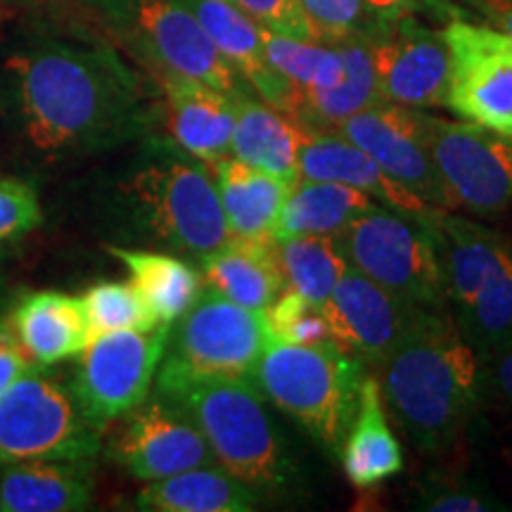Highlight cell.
Wrapping results in <instances>:
<instances>
[{"instance_id": "obj_1", "label": "cell", "mask_w": 512, "mask_h": 512, "mask_svg": "<svg viewBox=\"0 0 512 512\" xmlns=\"http://www.w3.org/2000/svg\"><path fill=\"white\" fill-rule=\"evenodd\" d=\"M24 136L46 155H91L145 136L155 119L143 81L105 43L36 38L8 60Z\"/></svg>"}, {"instance_id": "obj_2", "label": "cell", "mask_w": 512, "mask_h": 512, "mask_svg": "<svg viewBox=\"0 0 512 512\" xmlns=\"http://www.w3.org/2000/svg\"><path fill=\"white\" fill-rule=\"evenodd\" d=\"M387 415L420 451L451 448L486 392L484 356L451 309H418L406 335L377 366Z\"/></svg>"}, {"instance_id": "obj_3", "label": "cell", "mask_w": 512, "mask_h": 512, "mask_svg": "<svg viewBox=\"0 0 512 512\" xmlns=\"http://www.w3.org/2000/svg\"><path fill=\"white\" fill-rule=\"evenodd\" d=\"M119 207L143 238L197 261L230 238L211 166L174 140H150L121 178Z\"/></svg>"}, {"instance_id": "obj_4", "label": "cell", "mask_w": 512, "mask_h": 512, "mask_svg": "<svg viewBox=\"0 0 512 512\" xmlns=\"http://www.w3.org/2000/svg\"><path fill=\"white\" fill-rule=\"evenodd\" d=\"M157 394L174 403L202 432L216 465L259 494L290 482L283 437L264 396L238 377H183L157 373Z\"/></svg>"}, {"instance_id": "obj_5", "label": "cell", "mask_w": 512, "mask_h": 512, "mask_svg": "<svg viewBox=\"0 0 512 512\" xmlns=\"http://www.w3.org/2000/svg\"><path fill=\"white\" fill-rule=\"evenodd\" d=\"M366 366L335 342L266 344L249 375L254 389L275 408L297 420L332 458H339L358 411Z\"/></svg>"}, {"instance_id": "obj_6", "label": "cell", "mask_w": 512, "mask_h": 512, "mask_svg": "<svg viewBox=\"0 0 512 512\" xmlns=\"http://www.w3.org/2000/svg\"><path fill=\"white\" fill-rule=\"evenodd\" d=\"M434 235L448 309L486 361L512 342V245L484 223L453 211L434 216Z\"/></svg>"}, {"instance_id": "obj_7", "label": "cell", "mask_w": 512, "mask_h": 512, "mask_svg": "<svg viewBox=\"0 0 512 512\" xmlns=\"http://www.w3.org/2000/svg\"><path fill=\"white\" fill-rule=\"evenodd\" d=\"M88 5L152 76H185L228 95L247 88L185 0H88Z\"/></svg>"}, {"instance_id": "obj_8", "label": "cell", "mask_w": 512, "mask_h": 512, "mask_svg": "<svg viewBox=\"0 0 512 512\" xmlns=\"http://www.w3.org/2000/svg\"><path fill=\"white\" fill-rule=\"evenodd\" d=\"M434 216L420 219L377 204L339 230V249L354 271L403 302L418 309H448Z\"/></svg>"}, {"instance_id": "obj_9", "label": "cell", "mask_w": 512, "mask_h": 512, "mask_svg": "<svg viewBox=\"0 0 512 512\" xmlns=\"http://www.w3.org/2000/svg\"><path fill=\"white\" fill-rule=\"evenodd\" d=\"M102 430L72 389L31 368L0 394V465L22 460H93Z\"/></svg>"}, {"instance_id": "obj_10", "label": "cell", "mask_w": 512, "mask_h": 512, "mask_svg": "<svg viewBox=\"0 0 512 512\" xmlns=\"http://www.w3.org/2000/svg\"><path fill=\"white\" fill-rule=\"evenodd\" d=\"M268 342L264 311L245 309L202 287L197 302L171 323L157 373L249 380Z\"/></svg>"}, {"instance_id": "obj_11", "label": "cell", "mask_w": 512, "mask_h": 512, "mask_svg": "<svg viewBox=\"0 0 512 512\" xmlns=\"http://www.w3.org/2000/svg\"><path fill=\"white\" fill-rule=\"evenodd\" d=\"M422 140L444 183L448 209L496 216L512 207V138L418 110Z\"/></svg>"}, {"instance_id": "obj_12", "label": "cell", "mask_w": 512, "mask_h": 512, "mask_svg": "<svg viewBox=\"0 0 512 512\" xmlns=\"http://www.w3.org/2000/svg\"><path fill=\"white\" fill-rule=\"evenodd\" d=\"M171 325L119 330L93 337L79 354L72 392L86 418L105 432L150 396L162 366Z\"/></svg>"}, {"instance_id": "obj_13", "label": "cell", "mask_w": 512, "mask_h": 512, "mask_svg": "<svg viewBox=\"0 0 512 512\" xmlns=\"http://www.w3.org/2000/svg\"><path fill=\"white\" fill-rule=\"evenodd\" d=\"M446 107L463 121L512 138V38L496 27L451 19Z\"/></svg>"}, {"instance_id": "obj_14", "label": "cell", "mask_w": 512, "mask_h": 512, "mask_svg": "<svg viewBox=\"0 0 512 512\" xmlns=\"http://www.w3.org/2000/svg\"><path fill=\"white\" fill-rule=\"evenodd\" d=\"M105 453L140 482H157L195 467L216 465L202 432L174 403L155 394L121 415Z\"/></svg>"}, {"instance_id": "obj_15", "label": "cell", "mask_w": 512, "mask_h": 512, "mask_svg": "<svg viewBox=\"0 0 512 512\" xmlns=\"http://www.w3.org/2000/svg\"><path fill=\"white\" fill-rule=\"evenodd\" d=\"M370 41L382 102L411 110L446 107L448 48L444 31H434L420 24L411 12H401L377 19Z\"/></svg>"}, {"instance_id": "obj_16", "label": "cell", "mask_w": 512, "mask_h": 512, "mask_svg": "<svg viewBox=\"0 0 512 512\" xmlns=\"http://www.w3.org/2000/svg\"><path fill=\"white\" fill-rule=\"evenodd\" d=\"M332 133L361 147L380 164L384 174L415 192L432 209L451 211L444 183L422 140L418 110L377 102L368 110L351 114Z\"/></svg>"}, {"instance_id": "obj_17", "label": "cell", "mask_w": 512, "mask_h": 512, "mask_svg": "<svg viewBox=\"0 0 512 512\" xmlns=\"http://www.w3.org/2000/svg\"><path fill=\"white\" fill-rule=\"evenodd\" d=\"M320 309L332 342L363 366L377 368L406 335L418 306L403 302L349 266Z\"/></svg>"}, {"instance_id": "obj_18", "label": "cell", "mask_w": 512, "mask_h": 512, "mask_svg": "<svg viewBox=\"0 0 512 512\" xmlns=\"http://www.w3.org/2000/svg\"><path fill=\"white\" fill-rule=\"evenodd\" d=\"M162 91V117L181 150L204 164L230 157L235 131L233 95L176 74L155 76Z\"/></svg>"}, {"instance_id": "obj_19", "label": "cell", "mask_w": 512, "mask_h": 512, "mask_svg": "<svg viewBox=\"0 0 512 512\" xmlns=\"http://www.w3.org/2000/svg\"><path fill=\"white\" fill-rule=\"evenodd\" d=\"M299 178L306 181H332L366 192L382 207L399 211V214L430 219L441 209H432L422 202L415 192L403 188L392 176L380 169L373 157L361 147L349 143L337 133H311L299 155Z\"/></svg>"}, {"instance_id": "obj_20", "label": "cell", "mask_w": 512, "mask_h": 512, "mask_svg": "<svg viewBox=\"0 0 512 512\" xmlns=\"http://www.w3.org/2000/svg\"><path fill=\"white\" fill-rule=\"evenodd\" d=\"M342 55L344 76L337 86L304 91L290 86L283 112L299 121L309 133H330L351 114L382 102L377 91L373 41L368 34L347 38L335 46Z\"/></svg>"}, {"instance_id": "obj_21", "label": "cell", "mask_w": 512, "mask_h": 512, "mask_svg": "<svg viewBox=\"0 0 512 512\" xmlns=\"http://www.w3.org/2000/svg\"><path fill=\"white\" fill-rule=\"evenodd\" d=\"M8 325L36 366L79 356L91 342L83 299L64 292H31L8 311Z\"/></svg>"}, {"instance_id": "obj_22", "label": "cell", "mask_w": 512, "mask_h": 512, "mask_svg": "<svg viewBox=\"0 0 512 512\" xmlns=\"http://www.w3.org/2000/svg\"><path fill=\"white\" fill-rule=\"evenodd\" d=\"M185 3L200 19L202 29L230 62V67L254 88L261 100L283 112L292 83L268 64L259 24L245 15L233 0H185Z\"/></svg>"}, {"instance_id": "obj_23", "label": "cell", "mask_w": 512, "mask_h": 512, "mask_svg": "<svg viewBox=\"0 0 512 512\" xmlns=\"http://www.w3.org/2000/svg\"><path fill=\"white\" fill-rule=\"evenodd\" d=\"M235 131L230 143V157L254 169L266 171L285 181H299V155L311 133L275 110L261 98H252L247 88L233 95Z\"/></svg>"}, {"instance_id": "obj_24", "label": "cell", "mask_w": 512, "mask_h": 512, "mask_svg": "<svg viewBox=\"0 0 512 512\" xmlns=\"http://www.w3.org/2000/svg\"><path fill=\"white\" fill-rule=\"evenodd\" d=\"M93 460H22L0 467V510L76 512L91 508Z\"/></svg>"}, {"instance_id": "obj_25", "label": "cell", "mask_w": 512, "mask_h": 512, "mask_svg": "<svg viewBox=\"0 0 512 512\" xmlns=\"http://www.w3.org/2000/svg\"><path fill=\"white\" fill-rule=\"evenodd\" d=\"M200 264L204 287H211L245 309L266 311L285 290L278 242L273 235L228 238L216 252L204 256Z\"/></svg>"}, {"instance_id": "obj_26", "label": "cell", "mask_w": 512, "mask_h": 512, "mask_svg": "<svg viewBox=\"0 0 512 512\" xmlns=\"http://www.w3.org/2000/svg\"><path fill=\"white\" fill-rule=\"evenodd\" d=\"M339 460L351 486L363 491L375 489L403 470L401 444L389 427L375 375L363 377L356 418L339 451Z\"/></svg>"}, {"instance_id": "obj_27", "label": "cell", "mask_w": 512, "mask_h": 512, "mask_svg": "<svg viewBox=\"0 0 512 512\" xmlns=\"http://www.w3.org/2000/svg\"><path fill=\"white\" fill-rule=\"evenodd\" d=\"M219 202L230 238H264L271 235L278 211L294 183L278 178L235 157L211 164Z\"/></svg>"}, {"instance_id": "obj_28", "label": "cell", "mask_w": 512, "mask_h": 512, "mask_svg": "<svg viewBox=\"0 0 512 512\" xmlns=\"http://www.w3.org/2000/svg\"><path fill=\"white\" fill-rule=\"evenodd\" d=\"M261 494L219 465L195 467L147 486L136 496V508L147 512H249L259 508Z\"/></svg>"}, {"instance_id": "obj_29", "label": "cell", "mask_w": 512, "mask_h": 512, "mask_svg": "<svg viewBox=\"0 0 512 512\" xmlns=\"http://www.w3.org/2000/svg\"><path fill=\"white\" fill-rule=\"evenodd\" d=\"M377 202L366 192L332 181H306L299 178L285 197L271 235L275 242H285L302 235H337L351 221Z\"/></svg>"}, {"instance_id": "obj_30", "label": "cell", "mask_w": 512, "mask_h": 512, "mask_svg": "<svg viewBox=\"0 0 512 512\" xmlns=\"http://www.w3.org/2000/svg\"><path fill=\"white\" fill-rule=\"evenodd\" d=\"M107 252L126 266L133 287L143 294L159 323H174L202 294V275L178 256L128 247H107Z\"/></svg>"}, {"instance_id": "obj_31", "label": "cell", "mask_w": 512, "mask_h": 512, "mask_svg": "<svg viewBox=\"0 0 512 512\" xmlns=\"http://www.w3.org/2000/svg\"><path fill=\"white\" fill-rule=\"evenodd\" d=\"M278 261L285 290L318 306L325 304L349 268L337 235H302L278 242Z\"/></svg>"}, {"instance_id": "obj_32", "label": "cell", "mask_w": 512, "mask_h": 512, "mask_svg": "<svg viewBox=\"0 0 512 512\" xmlns=\"http://www.w3.org/2000/svg\"><path fill=\"white\" fill-rule=\"evenodd\" d=\"M266 60L280 76H285L294 88L320 91L342 81L344 62L335 46L304 41L275 31L261 29Z\"/></svg>"}, {"instance_id": "obj_33", "label": "cell", "mask_w": 512, "mask_h": 512, "mask_svg": "<svg viewBox=\"0 0 512 512\" xmlns=\"http://www.w3.org/2000/svg\"><path fill=\"white\" fill-rule=\"evenodd\" d=\"M91 339L119 330H152L162 325L133 283H100L83 294Z\"/></svg>"}, {"instance_id": "obj_34", "label": "cell", "mask_w": 512, "mask_h": 512, "mask_svg": "<svg viewBox=\"0 0 512 512\" xmlns=\"http://www.w3.org/2000/svg\"><path fill=\"white\" fill-rule=\"evenodd\" d=\"M311 41L337 46L347 38L368 34L377 17L368 0H297Z\"/></svg>"}, {"instance_id": "obj_35", "label": "cell", "mask_w": 512, "mask_h": 512, "mask_svg": "<svg viewBox=\"0 0 512 512\" xmlns=\"http://www.w3.org/2000/svg\"><path fill=\"white\" fill-rule=\"evenodd\" d=\"M264 316L268 332L275 342L302 344V347L332 342L330 325L323 316V309L297 292H280L264 311Z\"/></svg>"}, {"instance_id": "obj_36", "label": "cell", "mask_w": 512, "mask_h": 512, "mask_svg": "<svg viewBox=\"0 0 512 512\" xmlns=\"http://www.w3.org/2000/svg\"><path fill=\"white\" fill-rule=\"evenodd\" d=\"M413 508L430 512H491L503 510L489 489L465 477L430 475L415 484Z\"/></svg>"}, {"instance_id": "obj_37", "label": "cell", "mask_w": 512, "mask_h": 512, "mask_svg": "<svg viewBox=\"0 0 512 512\" xmlns=\"http://www.w3.org/2000/svg\"><path fill=\"white\" fill-rule=\"evenodd\" d=\"M43 211L31 185L0 178V247L22 240L41 226Z\"/></svg>"}, {"instance_id": "obj_38", "label": "cell", "mask_w": 512, "mask_h": 512, "mask_svg": "<svg viewBox=\"0 0 512 512\" xmlns=\"http://www.w3.org/2000/svg\"><path fill=\"white\" fill-rule=\"evenodd\" d=\"M261 29L311 41L297 0H233Z\"/></svg>"}, {"instance_id": "obj_39", "label": "cell", "mask_w": 512, "mask_h": 512, "mask_svg": "<svg viewBox=\"0 0 512 512\" xmlns=\"http://www.w3.org/2000/svg\"><path fill=\"white\" fill-rule=\"evenodd\" d=\"M31 368H34V361L22 349L15 332L10 330L8 320H5V325L0 328V394Z\"/></svg>"}, {"instance_id": "obj_40", "label": "cell", "mask_w": 512, "mask_h": 512, "mask_svg": "<svg viewBox=\"0 0 512 512\" xmlns=\"http://www.w3.org/2000/svg\"><path fill=\"white\" fill-rule=\"evenodd\" d=\"M486 361H491L486 368V389H491L496 399L512 411V342Z\"/></svg>"}, {"instance_id": "obj_41", "label": "cell", "mask_w": 512, "mask_h": 512, "mask_svg": "<svg viewBox=\"0 0 512 512\" xmlns=\"http://www.w3.org/2000/svg\"><path fill=\"white\" fill-rule=\"evenodd\" d=\"M475 5L498 31L512 38V0H475Z\"/></svg>"}, {"instance_id": "obj_42", "label": "cell", "mask_w": 512, "mask_h": 512, "mask_svg": "<svg viewBox=\"0 0 512 512\" xmlns=\"http://www.w3.org/2000/svg\"><path fill=\"white\" fill-rule=\"evenodd\" d=\"M420 3H425V0H368L370 10H373L377 17H394L401 15V12H411L413 8H418Z\"/></svg>"}, {"instance_id": "obj_43", "label": "cell", "mask_w": 512, "mask_h": 512, "mask_svg": "<svg viewBox=\"0 0 512 512\" xmlns=\"http://www.w3.org/2000/svg\"><path fill=\"white\" fill-rule=\"evenodd\" d=\"M8 294H5L3 287H0V328L5 325V320H8Z\"/></svg>"}, {"instance_id": "obj_44", "label": "cell", "mask_w": 512, "mask_h": 512, "mask_svg": "<svg viewBox=\"0 0 512 512\" xmlns=\"http://www.w3.org/2000/svg\"><path fill=\"white\" fill-rule=\"evenodd\" d=\"M15 3H22V0H15Z\"/></svg>"}]
</instances>
